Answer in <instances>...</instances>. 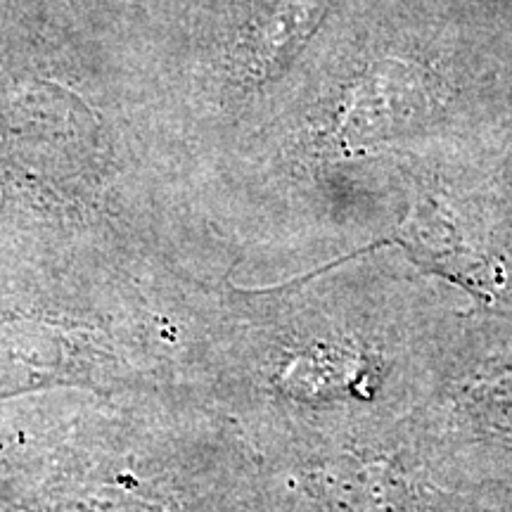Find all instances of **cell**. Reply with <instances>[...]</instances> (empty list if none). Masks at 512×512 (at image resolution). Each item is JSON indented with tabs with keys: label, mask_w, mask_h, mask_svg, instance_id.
<instances>
[{
	"label": "cell",
	"mask_w": 512,
	"mask_h": 512,
	"mask_svg": "<svg viewBox=\"0 0 512 512\" xmlns=\"http://www.w3.org/2000/svg\"><path fill=\"white\" fill-rule=\"evenodd\" d=\"M512 136L501 0H344L271 131L297 178L342 185L382 159Z\"/></svg>",
	"instance_id": "cell-1"
},
{
	"label": "cell",
	"mask_w": 512,
	"mask_h": 512,
	"mask_svg": "<svg viewBox=\"0 0 512 512\" xmlns=\"http://www.w3.org/2000/svg\"><path fill=\"white\" fill-rule=\"evenodd\" d=\"M501 3H503V0H501Z\"/></svg>",
	"instance_id": "cell-2"
}]
</instances>
